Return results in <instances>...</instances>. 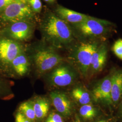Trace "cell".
<instances>
[{"mask_svg": "<svg viewBox=\"0 0 122 122\" xmlns=\"http://www.w3.org/2000/svg\"><path fill=\"white\" fill-rule=\"evenodd\" d=\"M73 122H81V121L80 119H79V118L77 117V118H76L75 120Z\"/></svg>", "mask_w": 122, "mask_h": 122, "instance_id": "4316f807", "label": "cell"}, {"mask_svg": "<svg viewBox=\"0 0 122 122\" xmlns=\"http://www.w3.org/2000/svg\"><path fill=\"white\" fill-rule=\"evenodd\" d=\"M45 1L47 2H49V3H52L54 1H55L56 0H44Z\"/></svg>", "mask_w": 122, "mask_h": 122, "instance_id": "484cf974", "label": "cell"}, {"mask_svg": "<svg viewBox=\"0 0 122 122\" xmlns=\"http://www.w3.org/2000/svg\"><path fill=\"white\" fill-rule=\"evenodd\" d=\"M30 65L29 59L23 51L12 61L7 73V78L25 76L28 73Z\"/></svg>", "mask_w": 122, "mask_h": 122, "instance_id": "8fae6325", "label": "cell"}, {"mask_svg": "<svg viewBox=\"0 0 122 122\" xmlns=\"http://www.w3.org/2000/svg\"><path fill=\"white\" fill-rule=\"evenodd\" d=\"M17 110L20 112L31 122H36V116L32 101H27L19 105Z\"/></svg>", "mask_w": 122, "mask_h": 122, "instance_id": "ac0fdd59", "label": "cell"}, {"mask_svg": "<svg viewBox=\"0 0 122 122\" xmlns=\"http://www.w3.org/2000/svg\"><path fill=\"white\" fill-rule=\"evenodd\" d=\"M112 73L100 80L93 88L92 96L96 102L112 105L111 99Z\"/></svg>", "mask_w": 122, "mask_h": 122, "instance_id": "30bf717a", "label": "cell"}, {"mask_svg": "<svg viewBox=\"0 0 122 122\" xmlns=\"http://www.w3.org/2000/svg\"><path fill=\"white\" fill-rule=\"evenodd\" d=\"M56 13L57 16L63 20L76 25L83 22L90 16L60 5L57 6Z\"/></svg>", "mask_w": 122, "mask_h": 122, "instance_id": "5bb4252c", "label": "cell"}, {"mask_svg": "<svg viewBox=\"0 0 122 122\" xmlns=\"http://www.w3.org/2000/svg\"><path fill=\"white\" fill-rule=\"evenodd\" d=\"M108 49L104 44L100 45L92 56L89 71L92 74L102 71L105 66L107 57Z\"/></svg>", "mask_w": 122, "mask_h": 122, "instance_id": "7c38bea8", "label": "cell"}, {"mask_svg": "<svg viewBox=\"0 0 122 122\" xmlns=\"http://www.w3.org/2000/svg\"><path fill=\"white\" fill-rule=\"evenodd\" d=\"M50 98L55 110L64 118L71 117L74 113V106L69 96L63 92L55 91L50 93Z\"/></svg>", "mask_w": 122, "mask_h": 122, "instance_id": "9c48e42d", "label": "cell"}, {"mask_svg": "<svg viewBox=\"0 0 122 122\" xmlns=\"http://www.w3.org/2000/svg\"><path fill=\"white\" fill-rule=\"evenodd\" d=\"M36 116V122H44L50 112L51 103L48 99L39 96L32 101Z\"/></svg>", "mask_w": 122, "mask_h": 122, "instance_id": "4fadbf2b", "label": "cell"}, {"mask_svg": "<svg viewBox=\"0 0 122 122\" xmlns=\"http://www.w3.org/2000/svg\"><path fill=\"white\" fill-rule=\"evenodd\" d=\"M112 50L114 54L122 60V39H118L115 42Z\"/></svg>", "mask_w": 122, "mask_h": 122, "instance_id": "44dd1931", "label": "cell"}, {"mask_svg": "<svg viewBox=\"0 0 122 122\" xmlns=\"http://www.w3.org/2000/svg\"><path fill=\"white\" fill-rule=\"evenodd\" d=\"M31 59L36 72L39 75L50 71L63 61L62 57L57 52L48 47L37 49L33 53Z\"/></svg>", "mask_w": 122, "mask_h": 122, "instance_id": "7a4b0ae2", "label": "cell"}, {"mask_svg": "<svg viewBox=\"0 0 122 122\" xmlns=\"http://www.w3.org/2000/svg\"><path fill=\"white\" fill-rule=\"evenodd\" d=\"M79 113L80 117L84 120H91L96 117V109L91 104L81 105L79 109Z\"/></svg>", "mask_w": 122, "mask_h": 122, "instance_id": "d6986e66", "label": "cell"}, {"mask_svg": "<svg viewBox=\"0 0 122 122\" xmlns=\"http://www.w3.org/2000/svg\"><path fill=\"white\" fill-rule=\"evenodd\" d=\"M8 78L0 73V100H9L12 98V82Z\"/></svg>", "mask_w": 122, "mask_h": 122, "instance_id": "e0dca14e", "label": "cell"}, {"mask_svg": "<svg viewBox=\"0 0 122 122\" xmlns=\"http://www.w3.org/2000/svg\"><path fill=\"white\" fill-rule=\"evenodd\" d=\"M23 51L19 42L0 35V73L7 78L12 61Z\"/></svg>", "mask_w": 122, "mask_h": 122, "instance_id": "277c9868", "label": "cell"}, {"mask_svg": "<svg viewBox=\"0 0 122 122\" xmlns=\"http://www.w3.org/2000/svg\"><path fill=\"white\" fill-rule=\"evenodd\" d=\"M13 0H0V14L10 4Z\"/></svg>", "mask_w": 122, "mask_h": 122, "instance_id": "cb8c5ba5", "label": "cell"}, {"mask_svg": "<svg viewBox=\"0 0 122 122\" xmlns=\"http://www.w3.org/2000/svg\"><path fill=\"white\" fill-rule=\"evenodd\" d=\"M33 33V26L28 21L15 22L0 30V35L17 42L30 39Z\"/></svg>", "mask_w": 122, "mask_h": 122, "instance_id": "ba28073f", "label": "cell"}, {"mask_svg": "<svg viewBox=\"0 0 122 122\" xmlns=\"http://www.w3.org/2000/svg\"><path fill=\"white\" fill-rule=\"evenodd\" d=\"M27 1L34 13L40 12L42 8V4L40 0H27Z\"/></svg>", "mask_w": 122, "mask_h": 122, "instance_id": "7402d4cb", "label": "cell"}, {"mask_svg": "<svg viewBox=\"0 0 122 122\" xmlns=\"http://www.w3.org/2000/svg\"><path fill=\"white\" fill-rule=\"evenodd\" d=\"M44 122H65L64 118L55 110L51 111Z\"/></svg>", "mask_w": 122, "mask_h": 122, "instance_id": "ffe728a7", "label": "cell"}, {"mask_svg": "<svg viewBox=\"0 0 122 122\" xmlns=\"http://www.w3.org/2000/svg\"><path fill=\"white\" fill-rule=\"evenodd\" d=\"M99 45L95 41L82 43L76 50V60L79 70L84 77H86L89 72L92 55Z\"/></svg>", "mask_w": 122, "mask_h": 122, "instance_id": "52a82bcc", "label": "cell"}, {"mask_svg": "<svg viewBox=\"0 0 122 122\" xmlns=\"http://www.w3.org/2000/svg\"><path fill=\"white\" fill-rule=\"evenodd\" d=\"M122 98V69L112 73L111 99L112 105H118Z\"/></svg>", "mask_w": 122, "mask_h": 122, "instance_id": "9a60e30c", "label": "cell"}, {"mask_svg": "<svg viewBox=\"0 0 122 122\" xmlns=\"http://www.w3.org/2000/svg\"><path fill=\"white\" fill-rule=\"evenodd\" d=\"M27 0H13L0 14V21L9 24L19 21H28L34 17Z\"/></svg>", "mask_w": 122, "mask_h": 122, "instance_id": "3957f363", "label": "cell"}, {"mask_svg": "<svg viewBox=\"0 0 122 122\" xmlns=\"http://www.w3.org/2000/svg\"><path fill=\"white\" fill-rule=\"evenodd\" d=\"M14 116L15 122H31L21 113L17 110L15 112Z\"/></svg>", "mask_w": 122, "mask_h": 122, "instance_id": "603a6c76", "label": "cell"}, {"mask_svg": "<svg viewBox=\"0 0 122 122\" xmlns=\"http://www.w3.org/2000/svg\"><path fill=\"white\" fill-rule=\"evenodd\" d=\"M71 96L76 102L81 105L91 104L92 98L87 90L82 86L74 88L71 92Z\"/></svg>", "mask_w": 122, "mask_h": 122, "instance_id": "2e32d148", "label": "cell"}, {"mask_svg": "<svg viewBox=\"0 0 122 122\" xmlns=\"http://www.w3.org/2000/svg\"><path fill=\"white\" fill-rule=\"evenodd\" d=\"M119 103V105H120V113L122 115V98L120 100Z\"/></svg>", "mask_w": 122, "mask_h": 122, "instance_id": "d4e9b609", "label": "cell"}, {"mask_svg": "<svg viewBox=\"0 0 122 122\" xmlns=\"http://www.w3.org/2000/svg\"><path fill=\"white\" fill-rule=\"evenodd\" d=\"M49 72L48 81L53 87L69 86L74 83L77 78V73L74 68L69 65L62 63Z\"/></svg>", "mask_w": 122, "mask_h": 122, "instance_id": "5b68a950", "label": "cell"}, {"mask_svg": "<svg viewBox=\"0 0 122 122\" xmlns=\"http://www.w3.org/2000/svg\"><path fill=\"white\" fill-rule=\"evenodd\" d=\"M42 31L46 40L56 47L67 45L73 40L70 26L53 14H49L44 20Z\"/></svg>", "mask_w": 122, "mask_h": 122, "instance_id": "6da1fadb", "label": "cell"}, {"mask_svg": "<svg viewBox=\"0 0 122 122\" xmlns=\"http://www.w3.org/2000/svg\"><path fill=\"white\" fill-rule=\"evenodd\" d=\"M107 122L106 121H105V120H100V121H98V122Z\"/></svg>", "mask_w": 122, "mask_h": 122, "instance_id": "83f0119b", "label": "cell"}, {"mask_svg": "<svg viewBox=\"0 0 122 122\" xmlns=\"http://www.w3.org/2000/svg\"><path fill=\"white\" fill-rule=\"evenodd\" d=\"M111 23L108 21L89 16L86 20L76 26L83 36L94 38L105 35Z\"/></svg>", "mask_w": 122, "mask_h": 122, "instance_id": "8992f818", "label": "cell"}]
</instances>
